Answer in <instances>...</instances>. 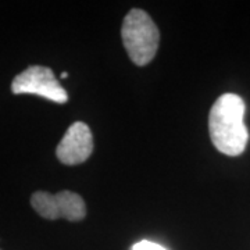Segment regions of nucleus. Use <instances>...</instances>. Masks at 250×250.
<instances>
[{
  "mask_svg": "<svg viewBox=\"0 0 250 250\" xmlns=\"http://www.w3.org/2000/svg\"><path fill=\"white\" fill-rule=\"evenodd\" d=\"M245 102L235 93H224L208 113V134L215 149L227 156L245 152L249 132L245 125Z\"/></svg>",
  "mask_w": 250,
  "mask_h": 250,
  "instance_id": "obj_1",
  "label": "nucleus"
},
{
  "mask_svg": "<svg viewBox=\"0 0 250 250\" xmlns=\"http://www.w3.org/2000/svg\"><path fill=\"white\" fill-rule=\"evenodd\" d=\"M11 92L14 95H36L59 104L68 100L67 90L54 77L52 68L45 65H31L20 72L11 82Z\"/></svg>",
  "mask_w": 250,
  "mask_h": 250,
  "instance_id": "obj_3",
  "label": "nucleus"
},
{
  "mask_svg": "<svg viewBox=\"0 0 250 250\" xmlns=\"http://www.w3.org/2000/svg\"><path fill=\"white\" fill-rule=\"evenodd\" d=\"M93 152V136L85 123L77 121L67 129L56 149V156L65 166L86 161Z\"/></svg>",
  "mask_w": 250,
  "mask_h": 250,
  "instance_id": "obj_5",
  "label": "nucleus"
},
{
  "mask_svg": "<svg viewBox=\"0 0 250 250\" xmlns=\"http://www.w3.org/2000/svg\"><path fill=\"white\" fill-rule=\"evenodd\" d=\"M67 77H68V74H67V72H62V78H67Z\"/></svg>",
  "mask_w": 250,
  "mask_h": 250,
  "instance_id": "obj_7",
  "label": "nucleus"
},
{
  "mask_svg": "<svg viewBox=\"0 0 250 250\" xmlns=\"http://www.w3.org/2000/svg\"><path fill=\"white\" fill-rule=\"evenodd\" d=\"M131 250H167L164 246L150 241H141L135 243Z\"/></svg>",
  "mask_w": 250,
  "mask_h": 250,
  "instance_id": "obj_6",
  "label": "nucleus"
},
{
  "mask_svg": "<svg viewBox=\"0 0 250 250\" xmlns=\"http://www.w3.org/2000/svg\"><path fill=\"white\" fill-rule=\"evenodd\" d=\"M31 205L46 220L64 218L68 221H81L86 215L83 199L70 190H62L54 195L39 190L31 196Z\"/></svg>",
  "mask_w": 250,
  "mask_h": 250,
  "instance_id": "obj_4",
  "label": "nucleus"
},
{
  "mask_svg": "<svg viewBox=\"0 0 250 250\" xmlns=\"http://www.w3.org/2000/svg\"><path fill=\"white\" fill-rule=\"evenodd\" d=\"M121 36L125 50L136 65H146L157 53L160 32L150 16L141 9H132L124 18Z\"/></svg>",
  "mask_w": 250,
  "mask_h": 250,
  "instance_id": "obj_2",
  "label": "nucleus"
}]
</instances>
